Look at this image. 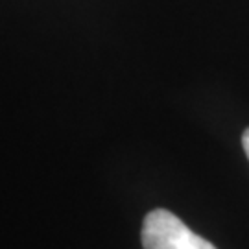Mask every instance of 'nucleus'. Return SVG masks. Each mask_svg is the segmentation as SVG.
<instances>
[{"mask_svg":"<svg viewBox=\"0 0 249 249\" xmlns=\"http://www.w3.org/2000/svg\"><path fill=\"white\" fill-rule=\"evenodd\" d=\"M144 249H216L203 236L190 231L176 214L155 209L144 218Z\"/></svg>","mask_w":249,"mask_h":249,"instance_id":"f257e3e1","label":"nucleus"},{"mask_svg":"<svg viewBox=\"0 0 249 249\" xmlns=\"http://www.w3.org/2000/svg\"><path fill=\"white\" fill-rule=\"evenodd\" d=\"M242 144H244V151H246V155L249 157V127L244 131V135H242Z\"/></svg>","mask_w":249,"mask_h":249,"instance_id":"f03ea898","label":"nucleus"}]
</instances>
